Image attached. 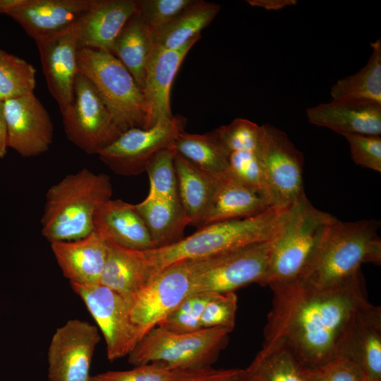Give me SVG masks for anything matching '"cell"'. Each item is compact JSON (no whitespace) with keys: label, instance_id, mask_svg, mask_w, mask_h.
Here are the masks:
<instances>
[{"label":"cell","instance_id":"cell-1","mask_svg":"<svg viewBox=\"0 0 381 381\" xmlns=\"http://www.w3.org/2000/svg\"><path fill=\"white\" fill-rule=\"evenodd\" d=\"M270 288L273 298L263 344L284 346L306 367L339 356L348 321L368 301L361 271L346 284L331 289H317L301 279Z\"/></svg>","mask_w":381,"mask_h":381},{"label":"cell","instance_id":"cell-2","mask_svg":"<svg viewBox=\"0 0 381 381\" xmlns=\"http://www.w3.org/2000/svg\"><path fill=\"white\" fill-rule=\"evenodd\" d=\"M289 209L272 207L253 217L212 223L169 246L136 250L144 285L174 262L208 258L272 240L283 224Z\"/></svg>","mask_w":381,"mask_h":381},{"label":"cell","instance_id":"cell-3","mask_svg":"<svg viewBox=\"0 0 381 381\" xmlns=\"http://www.w3.org/2000/svg\"><path fill=\"white\" fill-rule=\"evenodd\" d=\"M380 222H333L308 265L298 279L320 289L341 286L361 271V265L381 264Z\"/></svg>","mask_w":381,"mask_h":381},{"label":"cell","instance_id":"cell-4","mask_svg":"<svg viewBox=\"0 0 381 381\" xmlns=\"http://www.w3.org/2000/svg\"><path fill=\"white\" fill-rule=\"evenodd\" d=\"M108 175L85 168L52 185L45 195L42 236L51 243L87 236L93 231L98 208L111 199Z\"/></svg>","mask_w":381,"mask_h":381},{"label":"cell","instance_id":"cell-5","mask_svg":"<svg viewBox=\"0 0 381 381\" xmlns=\"http://www.w3.org/2000/svg\"><path fill=\"white\" fill-rule=\"evenodd\" d=\"M336 219L315 208L306 197L290 207L272 239L269 268L261 286L298 279Z\"/></svg>","mask_w":381,"mask_h":381},{"label":"cell","instance_id":"cell-6","mask_svg":"<svg viewBox=\"0 0 381 381\" xmlns=\"http://www.w3.org/2000/svg\"><path fill=\"white\" fill-rule=\"evenodd\" d=\"M78 72L93 85L123 133L150 128V112L143 91L125 66L109 52L80 48Z\"/></svg>","mask_w":381,"mask_h":381},{"label":"cell","instance_id":"cell-7","mask_svg":"<svg viewBox=\"0 0 381 381\" xmlns=\"http://www.w3.org/2000/svg\"><path fill=\"white\" fill-rule=\"evenodd\" d=\"M227 327L174 332L156 326L150 330L128 356L136 366L154 363L168 370H197L211 367L226 346Z\"/></svg>","mask_w":381,"mask_h":381},{"label":"cell","instance_id":"cell-8","mask_svg":"<svg viewBox=\"0 0 381 381\" xmlns=\"http://www.w3.org/2000/svg\"><path fill=\"white\" fill-rule=\"evenodd\" d=\"M258 155L272 207L289 209L306 197L303 155L284 131L269 123L260 126Z\"/></svg>","mask_w":381,"mask_h":381},{"label":"cell","instance_id":"cell-9","mask_svg":"<svg viewBox=\"0 0 381 381\" xmlns=\"http://www.w3.org/2000/svg\"><path fill=\"white\" fill-rule=\"evenodd\" d=\"M272 239L219 255L194 259L191 294L234 292L253 283L261 285L269 268Z\"/></svg>","mask_w":381,"mask_h":381},{"label":"cell","instance_id":"cell-10","mask_svg":"<svg viewBox=\"0 0 381 381\" xmlns=\"http://www.w3.org/2000/svg\"><path fill=\"white\" fill-rule=\"evenodd\" d=\"M193 260L174 262L153 277L137 292L125 298L140 340L192 292Z\"/></svg>","mask_w":381,"mask_h":381},{"label":"cell","instance_id":"cell-11","mask_svg":"<svg viewBox=\"0 0 381 381\" xmlns=\"http://www.w3.org/2000/svg\"><path fill=\"white\" fill-rule=\"evenodd\" d=\"M61 113L68 140L89 155H97L123 133L93 85L79 72L73 102Z\"/></svg>","mask_w":381,"mask_h":381},{"label":"cell","instance_id":"cell-12","mask_svg":"<svg viewBox=\"0 0 381 381\" xmlns=\"http://www.w3.org/2000/svg\"><path fill=\"white\" fill-rule=\"evenodd\" d=\"M186 123V119L177 115L159 121L149 128L128 129L97 155L115 174H140L145 171L153 156L171 147L184 131Z\"/></svg>","mask_w":381,"mask_h":381},{"label":"cell","instance_id":"cell-13","mask_svg":"<svg viewBox=\"0 0 381 381\" xmlns=\"http://www.w3.org/2000/svg\"><path fill=\"white\" fill-rule=\"evenodd\" d=\"M97 323L106 343L110 361L128 356L140 341L124 297L102 284L83 285L71 283Z\"/></svg>","mask_w":381,"mask_h":381},{"label":"cell","instance_id":"cell-14","mask_svg":"<svg viewBox=\"0 0 381 381\" xmlns=\"http://www.w3.org/2000/svg\"><path fill=\"white\" fill-rule=\"evenodd\" d=\"M97 326L79 319L68 320L53 334L47 351L49 381H92L90 368L100 341Z\"/></svg>","mask_w":381,"mask_h":381},{"label":"cell","instance_id":"cell-15","mask_svg":"<svg viewBox=\"0 0 381 381\" xmlns=\"http://www.w3.org/2000/svg\"><path fill=\"white\" fill-rule=\"evenodd\" d=\"M8 147L23 157L47 152L53 142L49 114L34 93L3 102Z\"/></svg>","mask_w":381,"mask_h":381},{"label":"cell","instance_id":"cell-16","mask_svg":"<svg viewBox=\"0 0 381 381\" xmlns=\"http://www.w3.org/2000/svg\"><path fill=\"white\" fill-rule=\"evenodd\" d=\"M76 23L54 35L35 41L47 88L61 112L73 102L75 80L78 73Z\"/></svg>","mask_w":381,"mask_h":381},{"label":"cell","instance_id":"cell-17","mask_svg":"<svg viewBox=\"0 0 381 381\" xmlns=\"http://www.w3.org/2000/svg\"><path fill=\"white\" fill-rule=\"evenodd\" d=\"M339 356L354 361L367 380H381L380 306L368 301L354 311L342 334Z\"/></svg>","mask_w":381,"mask_h":381},{"label":"cell","instance_id":"cell-18","mask_svg":"<svg viewBox=\"0 0 381 381\" xmlns=\"http://www.w3.org/2000/svg\"><path fill=\"white\" fill-rule=\"evenodd\" d=\"M92 0H20L5 15L16 21L35 41L77 22Z\"/></svg>","mask_w":381,"mask_h":381},{"label":"cell","instance_id":"cell-19","mask_svg":"<svg viewBox=\"0 0 381 381\" xmlns=\"http://www.w3.org/2000/svg\"><path fill=\"white\" fill-rule=\"evenodd\" d=\"M200 38L201 35L178 49L154 46L146 66L143 90L150 109V127L174 116L170 105L172 83L186 56Z\"/></svg>","mask_w":381,"mask_h":381},{"label":"cell","instance_id":"cell-20","mask_svg":"<svg viewBox=\"0 0 381 381\" xmlns=\"http://www.w3.org/2000/svg\"><path fill=\"white\" fill-rule=\"evenodd\" d=\"M309 122L341 135H380L381 104L358 99H332L306 109Z\"/></svg>","mask_w":381,"mask_h":381},{"label":"cell","instance_id":"cell-21","mask_svg":"<svg viewBox=\"0 0 381 381\" xmlns=\"http://www.w3.org/2000/svg\"><path fill=\"white\" fill-rule=\"evenodd\" d=\"M136 0H92L77 21L78 47L111 52L113 43L135 13Z\"/></svg>","mask_w":381,"mask_h":381},{"label":"cell","instance_id":"cell-22","mask_svg":"<svg viewBox=\"0 0 381 381\" xmlns=\"http://www.w3.org/2000/svg\"><path fill=\"white\" fill-rule=\"evenodd\" d=\"M64 276L71 283L93 285L100 283L107 253V241L94 231L85 237L50 243Z\"/></svg>","mask_w":381,"mask_h":381},{"label":"cell","instance_id":"cell-23","mask_svg":"<svg viewBox=\"0 0 381 381\" xmlns=\"http://www.w3.org/2000/svg\"><path fill=\"white\" fill-rule=\"evenodd\" d=\"M93 231L106 241L138 250L155 248L135 205L110 199L97 210Z\"/></svg>","mask_w":381,"mask_h":381},{"label":"cell","instance_id":"cell-24","mask_svg":"<svg viewBox=\"0 0 381 381\" xmlns=\"http://www.w3.org/2000/svg\"><path fill=\"white\" fill-rule=\"evenodd\" d=\"M271 204L260 191L232 174L218 181L203 226L260 214Z\"/></svg>","mask_w":381,"mask_h":381},{"label":"cell","instance_id":"cell-25","mask_svg":"<svg viewBox=\"0 0 381 381\" xmlns=\"http://www.w3.org/2000/svg\"><path fill=\"white\" fill-rule=\"evenodd\" d=\"M259 131L253 126H236L225 131L219 141L227 153L231 174L262 193L270 202L258 155Z\"/></svg>","mask_w":381,"mask_h":381},{"label":"cell","instance_id":"cell-26","mask_svg":"<svg viewBox=\"0 0 381 381\" xmlns=\"http://www.w3.org/2000/svg\"><path fill=\"white\" fill-rule=\"evenodd\" d=\"M179 198L188 225L200 228L209 210L218 181L175 153Z\"/></svg>","mask_w":381,"mask_h":381},{"label":"cell","instance_id":"cell-27","mask_svg":"<svg viewBox=\"0 0 381 381\" xmlns=\"http://www.w3.org/2000/svg\"><path fill=\"white\" fill-rule=\"evenodd\" d=\"M154 46L153 32L135 11L115 39L111 49L110 53L125 66L142 90L146 66Z\"/></svg>","mask_w":381,"mask_h":381},{"label":"cell","instance_id":"cell-28","mask_svg":"<svg viewBox=\"0 0 381 381\" xmlns=\"http://www.w3.org/2000/svg\"><path fill=\"white\" fill-rule=\"evenodd\" d=\"M135 207L149 231L155 248L169 246L183 238L188 222L179 200L147 195Z\"/></svg>","mask_w":381,"mask_h":381},{"label":"cell","instance_id":"cell-29","mask_svg":"<svg viewBox=\"0 0 381 381\" xmlns=\"http://www.w3.org/2000/svg\"><path fill=\"white\" fill-rule=\"evenodd\" d=\"M237 381H309L306 366L286 348L263 344L253 361L240 369Z\"/></svg>","mask_w":381,"mask_h":381},{"label":"cell","instance_id":"cell-30","mask_svg":"<svg viewBox=\"0 0 381 381\" xmlns=\"http://www.w3.org/2000/svg\"><path fill=\"white\" fill-rule=\"evenodd\" d=\"M171 148L198 169L219 181L231 175L227 153L219 140L209 132H182Z\"/></svg>","mask_w":381,"mask_h":381},{"label":"cell","instance_id":"cell-31","mask_svg":"<svg viewBox=\"0 0 381 381\" xmlns=\"http://www.w3.org/2000/svg\"><path fill=\"white\" fill-rule=\"evenodd\" d=\"M220 11V6L203 0L193 1L169 23L154 34V44L167 49H178L200 35Z\"/></svg>","mask_w":381,"mask_h":381},{"label":"cell","instance_id":"cell-32","mask_svg":"<svg viewBox=\"0 0 381 381\" xmlns=\"http://www.w3.org/2000/svg\"><path fill=\"white\" fill-rule=\"evenodd\" d=\"M107 253L100 284L128 298L144 284L136 250L107 241Z\"/></svg>","mask_w":381,"mask_h":381},{"label":"cell","instance_id":"cell-33","mask_svg":"<svg viewBox=\"0 0 381 381\" xmlns=\"http://www.w3.org/2000/svg\"><path fill=\"white\" fill-rule=\"evenodd\" d=\"M372 53L358 72L337 80L330 89L332 99H358L381 104V40L371 42Z\"/></svg>","mask_w":381,"mask_h":381},{"label":"cell","instance_id":"cell-34","mask_svg":"<svg viewBox=\"0 0 381 381\" xmlns=\"http://www.w3.org/2000/svg\"><path fill=\"white\" fill-rule=\"evenodd\" d=\"M36 85L34 66L15 55L0 56V101L33 93Z\"/></svg>","mask_w":381,"mask_h":381},{"label":"cell","instance_id":"cell-35","mask_svg":"<svg viewBox=\"0 0 381 381\" xmlns=\"http://www.w3.org/2000/svg\"><path fill=\"white\" fill-rule=\"evenodd\" d=\"M175 152L171 148L158 152L150 160L145 171L148 174L151 197L179 201Z\"/></svg>","mask_w":381,"mask_h":381},{"label":"cell","instance_id":"cell-36","mask_svg":"<svg viewBox=\"0 0 381 381\" xmlns=\"http://www.w3.org/2000/svg\"><path fill=\"white\" fill-rule=\"evenodd\" d=\"M200 370H168L150 363L127 370L100 373L92 375V381H190Z\"/></svg>","mask_w":381,"mask_h":381},{"label":"cell","instance_id":"cell-37","mask_svg":"<svg viewBox=\"0 0 381 381\" xmlns=\"http://www.w3.org/2000/svg\"><path fill=\"white\" fill-rule=\"evenodd\" d=\"M212 293L190 294L157 326L174 332H191L201 328L200 319Z\"/></svg>","mask_w":381,"mask_h":381},{"label":"cell","instance_id":"cell-38","mask_svg":"<svg viewBox=\"0 0 381 381\" xmlns=\"http://www.w3.org/2000/svg\"><path fill=\"white\" fill-rule=\"evenodd\" d=\"M136 13L155 34L193 0H136Z\"/></svg>","mask_w":381,"mask_h":381},{"label":"cell","instance_id":"cell-39","mask_svg":"<svg viewBox=\"0 0 381 381\" xmlns=\"http://www.w3.org/2000/svg\"><path fill=\"white\" fill-rule=\"evenodd\" d=\"M236 310L237 296L234 292L212 293L201 316V328L227 327L233 329Z\"/></svg>","mask_w":381,"mask_h":381},{"label":"cell","instance_id":"cell-40","mask_svg":"<svg viewBox=\"0 0 381 381\" xmlns=\"http://www.w3.org/2000/svg\"><path fill=\"white\" fill-rule=\"evenodd\" d=\"M309 381H366L361 368L352 360L338 356L324 363L306 367Z\"/></svg>","mask_w":381,"mask_h":381},{"label":"cell","instance_id":"cell-41","mask_svg":"<svg viewBox=\"0 0 381 381\" xmlns=\"http://www.w3.org/2000/svg\"><path fill=\"white\" fill-rule=\"evenodd\" d=\"M353 161L358 165L381 172V137L363 134H346Z\"/></svg>","mask_w":381,"mask_h":381},{"label":"cell","instance_id":"cell-42","mask_svg":"<svg viewBox=\"0 0 381 381\" xmlns=\"http://www.w3.org/2000/svg\"><path fill=\"white\" fill-rule=\"evenodd\" d=\"M240 369H200L190 381H237Z\"/></svg>","mask_w":381,"mask_h":381},{"label":"cell","instance_id":"cell-43","mask_svg":"<svg viewBox=\"0 0 381 381\" xmlns=\"http://www.w3.org/2000/svg\"><path fill=\"white\" fill-rule=\"evenodd\" d=\"M247 2L252 6L266 10H279L296 4L295 0H248Z\"/></svg>","mask_w":381,"mask_h":381},{"label":"cell","instance_id":"cell-44","mask_svg":"<svg viewBox=\"0 0 381 381\" xmlns=\"http://www.w3.org/2000/svg\"><path fill=\"white\" fill-rule=\"evenodd\" d=\"M8 148V135L4 116L3 102L0 101V159L4 158Z\"/></svg>","mask_w":381,"mask_h":381},{"label":"cell","instance_id":"cell-45","mask_svg":"<svg viewBox=\"0 0 381 381\" xmlns=\"http://www.w3.org/2000/svg\"><path fill=\"white\" fill-rule=\"evenodd\" d=\"M8 53L0 48V56L6 55Z\"/></svg>","mask_w":381,"mask_h":381},{"label":"cell","instance_id":"cell-46","mask_svg":"<svg viewBox=\"0 0 381 381\" xmlns=\"http://www.w3.org/2000/svg\"><path fill=\"white\" fill-rule=\"evenodd\" d=\"M366 381H381V380H367Z\"/></svg>","mask_w":381,"mask_h":381}]
</instances>
